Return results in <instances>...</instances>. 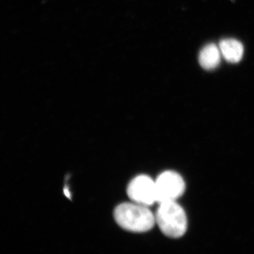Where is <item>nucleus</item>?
Listing matches in <instances>:
<instances>
[{
  "instance_id": "1",
  "label": "nucleus",
  "mask_w": 254,
  "mask_h": 254,
  "mask_svg": "<svg viewBox=\"0 0 254 254\" xmlns=\"http://www.w3.org/2000/svg\"><path fill=\"white\" fill-rule=\"evenodd\" d=\"M114 217L122 228L132 232L150 231L156 223L155 215L148 206L134 202L119 205L115 209Z\"/></svg>"
},
{
  "instance_id": "2",
  "label": "nucleus",
  "mask_w": 254,
  "mask_h": 254,
  "mask_svg": "<svg viewBox=\"0 0 254 254\" xmlns=\"http://www.w3.org/2000/svg\"><path fill=\"white\" fill-rule=\"evenodd\" d=\"M155 221L160 231L170 238L177 239L185 235L188 220L183 208L177 201L159 203L155 213Z\"/></svg>"
},
{
  "instance_id": "3",
  "label": "nucleus",
  "mask_w": 254,
  "mask_h": 254,
  "mask_svg": "<svg viewBox=\"0 0 254 254\" xmlns=\"http://www.w3.org/2000/svg\"><path fill=\"white\" fill-rule=\"evenodd\" d=\"M155 181L158 203L177 201L186 190V184L183 177L176 172H163Z\"/></svg>"
},
{
  "instance_id": "4",
  "label": "nucleus",
  "mask_w": 254,
  "mask_h": 254,
  "mask_svg": "<svg viewBox=\"0 0 254 254\" xmlns=\"http://www.w3.org/2000/svg\"><path fill=\"white\" fill-rule=\"evenodd\" d=\"M127 194L134 203L150 206L157 202L155 181L147 175L135 177L127 187Z\"/></svg>"
},
{
  "instance_id": "5",
  "label": "nucleus",
  "mask_w": 254,
  "mask_h": 254,
  "mask_svg": "<svg viewBox=\"0 0 254 254\" xmlns=\"http://www.w3.org/2000/svg\"><path fill=\"white\" fill-rule=\"evenodd\" d=\"M222 57L230 63H240L243 58L244 46L238 40L227 38L222 40L219 44Z\"/></svg>"
},
{
  "instance_id": "6",
  "label": "nucleus",
  "mask_w": 254,
  "mask_h": 254,
  "mask_svg": "<svg viewBox=\"0 0 254 254\" xmlns=\"http://www.w3.org/2000/svg\"><path fill=\"white\" fill-rule=\"evenodd\" d=\"M220 48L214 43H210L200 50L198 61L204 69L213 70L218 67L221 61Z\"/></svg>"
}]
</instances>
